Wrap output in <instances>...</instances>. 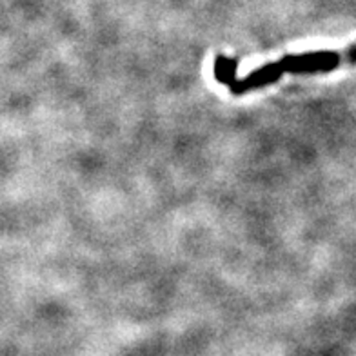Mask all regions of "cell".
<instances>
[{
  "label": "cell",
  "instance_id": "2",
  "mask_svg": "<svg viewBox=\"0 0 356 356\" xmlns=\"http://www.w3.org/2000/svg\"><path fill=\"white\" fill-rule=\"evenodd\" d=\"M236 71H238V60L234 58H227L224 55H218L215 60V66H213V73H215V79L224 86H229L231 82L236 80Z\"/></svg>",
  "mask_w": 356,
  "mask_h": 356
},
{
  "label": "cell",
  "instance_id": "1",
  "mask_svg": "<svg viewBox=\"0 0 356 356\" xmlns=\"http://www.w3.org/2000/svg\"><path fill=\"white\" fill-rule=\"evenodd\" d=\"M343 62L351 64L349 49H346V51H313L302 53V55H289L277 62H271L267 66L258 67L244 79H236L227 88L233 95H245L249 91H254V89L275 84L277 80L282 79L284 73H293V75L329 73V71L342 66Z\"/></svg>",
  "mask_w": 356,
  "mask_h": 356
}]
</instances>
